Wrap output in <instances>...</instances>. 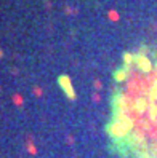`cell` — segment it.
<instances>
[{
  "label": "cell",
  "mask_w": 157,
  "mask_h": 158,
  "mask_svg": "<svg viewBox=\"0 0 157 158\" xmlns=\"http://www.w3.org/2000/svg\"><path fill=\"white\" fill-rule=\"evenodd\" d=\"M156 72H157V62H156Z\"/></svg>",
  "instance_id": "cell-5"
},
{
  "label": "cell",
  "mask_w": 157,
  "mask_h": 158,
  "mask_svg": "<svg viewBox=\"0 0 157 158\" xmlns=\"http://www.w3.org/2000/svg\"><path fill=\"white\" fill-rule=\"evenodd\" d=\"M111 18H112V19H117V15L114 11H111Z\"/></svg>",
  "instance_id": "cell-4"
},
{
  "label": "cell",
  "mask_w": 157,
  "mask_h": 158,
  "mask_svg": "<svg viewBox=\"0 0 157 158\" xmlns=\"http://www.w3.org/2000/svg\"><path fill=\"white\" fill-rule=\"evenodd\" d=\"M108 131H109L111 136H114V138H117V139H124V138H127V136L130 134V131L127 130L120 122H114L112 125H109Z\"/></svg>",
  "instance_id": "cell-1"
},
{
  "label": "cell",
  "mask_w": 157,
  "mask_h": 158,
  "mask_svg": "<svg viewBox=\"0 0 157 158\" xmlns=\"http://www.w3.org/2000/svg\"><path fill=\"white\" fill-rule=\"evenodd\" d=\"M0 56H2V51H0Z\"/></svg>",
  "instance_id": "cell-6"
},
{
  "label": "cell",
  "mask_w": 157,
  "mask_h": 158,
  "mask_svg": "<svg viewBox=\"0 0 157 158\" xmlns=\"http://www.w3.org/2000/svg\"><path fill=\"white\" fill-rule=\"evenodd\" d=\"M114 77H116V80H117V81H124L125 78L128 77V70H125V69L117 70V72L114 73Z\"/></svg>",
  "instance_id": "cell-3"
},
{
  "label": "cell",
  "mask_w": 157,
  "mask_h": 158,
  "mask_svg": "<svg viewBox=\"0 0 157 158\" xmlns=\"http://www.w3.org/2000/svg\"><path fill=\"white\" fill-rule=\"evenodd\" d=\"M59 83L61 86L66 89V94H69L71 99H74V93H72V88H71V81H69L67 77H59Z\"/></svg>",
  "instance_id": "cell-2"
}]
</instances>
